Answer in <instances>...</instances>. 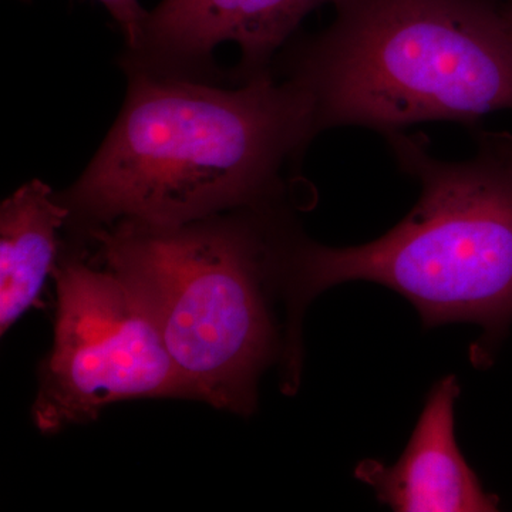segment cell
Returning a JSON list of instances; mask_svg holds the SVG:
<instances>
[{"label":"cell","mask_w":512,"mask_h":512,"mask_svg":"<svg viewBox=\"0 0 512 512\" xmlns=\"http://www.w3.org/2000/svg\"><path fill=\"white\" fill-rule=\"evenodd\" d=\"M126 101L82 177L57 197L101 227H180L256 208L318 136L309 94L269 70L239 89L128 72Z\"/></svg>","instance_id":"obj_1"},{"label":"cell","mask_w":512,"mask_h":512,"mask_svg":"<svg viewBox=\"0 0 512 512\" xmlns=\"http://www.w3.org/2000/svg\"><path fill=\"white\" fill-rule=\"evenodd\" d=\"M386 138L404 173L419 180V201L369 244L298 245L289 262L293 303L301 311L332 286L375 282L412 303L427 328L481 326L474 357L488 359L512 323V136L481 134L463 161L437 158L421 134Z\"/></svg>","instance_id":"obj_2"},{"label":"cell","mask_w":512,"mask_h":512,"mask_svg":"<svg viewBox=\"0 0 512 512\" xmlns=\"http://www.w3.org/2000/svg\"><path fill=\"white\" fill-rule=\"evenodd\" d=\"M325 32L296 50L291 79L318 133L384 136L426 121L474 124L512 110V20L488 0H338Z\"/></svg>","instance_id":"obj_3"},{"label":"cell","mask_w":512,"mask_h":512,"mask_svg":"<svg viewBox=\"0 0 512 512\" xmlns=\"http://www.w3.org/2000/svg\"><path fill=\"white\" fill-rule=\"evenodd\" d=\"M205 220L92 229L107 268L146 306L190 399L248 416L274 356L258 229Z\"/></svg>","instance_id":"obj_4"},{"label":"cell","mask_w":512,"mask_h":512,"mask_svg":"<svg viewBox=\"0 0 512 512\" xmlns=\"http://www.w3.org/2000/svg\"><path fill=\"white\" fill-rule=\"evenodd\" d=\"M55 340L40 370L32 416L42 431L96 419L104 407L146 397H185L156 323L111 269L56 266Z\"/></svg>","instance_id":"obj_5"},{"label":"cell","mask_w":512,"mask_h":512,"mask_svg":"<svg viewBox=\"0 0 512 512\" xmlns=\"http://www.w3.org/2000/svg\"><path fill=\"white\" fill-rule=\"evenodd\" d=\"M338 0H163L148 12L127 72L194 77L221 43L241 49L244 82L266 72L272 56L312 10Z\"/></svg>","instance_id":"obj_6"},{"label":"cell","mask_w":512,"mask_h":512,"mask_svg":"<svg viewBox=\"0 0 512 512\" xmlns=\"http://www.w3.org/2000/svg\"><path fill=\"white\" fill-rule=\"evenodd\" d=\"M460 386L454 376L434 384L402 457L386 466L363 460L355 477L373 488L377 500L397 512L498 511L461 454L454 434V406Z\"/></svg>","instance_id":"obj_7"},{"label":"cell","mask_w":512,"mask_h":512,"mask_svg":"<svg viewBox=\"0 0 512 512\" xmlns=\"http://www.w3.org/2000/svg\"><path fill=\"white\" fill-rule=\"evenodd\" d=\"M70 210L42 180L20 187L0 208V330L39 302L47 275L55 271L57 234Z\"/></svg>","instance_id":"obj_8"},{"label":"cell","mask_w":512,"mask_h":512,"mask_svg":"<svg viewBox=\"0 0 512 512\" xmlns=\"http://www.w3.org/2000/svg\"><path fill=\"white\" fill-rule=\"evenodd\" d=\"M97 2L104 5L114 20L119 23L126 37L127 49L136 45L141 26L148 13L141 8L138 0H97Z\"/></svg>","instance_id":"obj_9"},{"label":"cell","mask_w":512,"mask_h":512,"mask_svg":"<svg viewBox=\"0 0 512 512\" xmlns=\"http://www.w3.org/2000/svg\"><path fill=\"white\" fill-rule=\"evenodd\" d=\"M505 10H507L508 16H510V19L512 20V3H511V5H510V6H508V8H507V9H505Z\"/></svg>","instance_id":"obj_10"}]
</instances>
